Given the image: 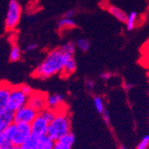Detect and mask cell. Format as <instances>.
I'll return each mask as SVG.
<instances>
[{
    "label": "cell",
    "instance_id": "8992f818",
    "mask_svg": "<svg viewBox=\"0 0 149 149\" xmlns=\"http://www.w3.org/2000/svg\"><path fill=\"white\" fill-rule=\"evenodd\" d=\"M17 130L16 135L13 139L11 145L13 146H20L27 142L32 135L31 133V126L29 124H17Z\"/></svg>",
    "mask_w": 149,
    "mask_h": 149
},
{
    "label": "cell",
    "instance_id": "6da1fadb",
    "mask_svg": "<svg viewBox=\"0 0 149 149\" xmlns=\"http://www.w3.org/2000/svg\"><path fill=\"white\" fill-rule=\"evenodd\" d=\"M68 57L62 52L61 48L49 51L45 59L34 70L32 75L37 79L46 80L56 74H61L64 63Z\"/></svg>",
    "mask_w": 149,
    "mask_h": 149
},
{
    "label": "cell",
    "instance_id": "3957f363",
    "mask_svg": "<svg viewBox=\"0 0 149 149\" xmlns=\"http://www.w3.org/2000/svg\"><path fill=\"white\" fill-rule=\"evenodd\" d=\"M29 96L23 92L20 85H13L10 92L8 109L15 113L23 106L27 105L29 103Z\"/></svg>",
    "mask_w": 149,
    "mask_h": 149
},
{
    "label": "cell",
    "instance_id": "9c48e42d",
    "mask_svg": "<svg viewBox=\"0 0 149 149\" xmlns=\"http://www.w3.org/2000/svg\"><path fill=\"white\" fill-rule=\"evenodd\" d=\"M67 105L65 104V97L61 93H53L49 94L47 97V108L60 111V110L65 108Z\"/></svg>",
    "mask_w": 149,
    "mask_h": 149
},
{
    "label": "cell",
    "instance_id": "4fadbf2b",
    "mask_svg": "<svg viewBox=\"0 0 149 149\" xmlns=\"http://www.w3.org/2000/svg\"><path fill=\"white\" fill-rule=\"evenodd\" d=\"M77 70V63L76 61L74 59V57H68L65 63H64V67H63V70L61 72L62 76H70L73 74Z\"/></svg>",
    "mask_w": 149,
    "mask_h": 149
},
{
    "label": "cell",
    "instance_id": "484cf974",
    "mask_svg": "<svg viewBox=\"0 0 149 149\" xmlns=\"http://www.w3.org/2000/svg\"><path fill=\"white\" fill-rule=\"evenodd\" d=\"M149 147V134L145 135L136 146V149H148Z\"/></svg>",
    "mask_w": 149,
    "mask_h": 149
},
{
    "label": "cell",
    "instance_id": "5bb4252c",
    "mask_svg": "<svg viewBox=\"0 0 149 149\" xmlns=\"http://www.w3.org/2000/svg\"><path fill=\"white\" fill-rule=\"evenodd\" d=\"M54 145L55 142L46 134L38 138L37 145L34 149H53Z\"/></svg>",
    "mask_w": 149,
    "mask_h": 149
},
{
    "label": "cell",
    "instance_id": "8d00e7d4",
    "mask_svg": "<svg viewBox=\"0 0 149 149\" xmlns=\"http://www.w3.org/2000/svg\"><path fill=\"white\" fill-rule=\"evenodd\" d=\"M8 149H17V146H9Z\"/></svg>",
    "mask_w": 149,
    "mask_h": 149
},
{
    "label": "cell",
    "instance_id": "e575fe53",
    "mask_svg": "<svg viewBox=\"0 0 149 149\" xmlns=\"http://www.w3.org/2000/svg\"><path fill=\"white\" fill-rule=\"evenodd\" d=\"M119 149H127V146L125 145H120L119 146Z\"/></svg>",
    "mask_w": 149,
    "mask_h": 149
},
{
    "label": "cell",
    "instance_id": "d4e9b609",
    "mask_svg": "<svg viewBox=\"0 0 149 149\" xmlns=\"http://www.w3.org/2000/svg\"><path fill=\"white\" fill-rule=\"evenodd\" d=\"M59 141L61 142L62 144H65L67 146H72V145L74 144V142H75V135L72 132H70V133L65 134L64 136H62Z\"/></svg>",
    "mask_w": 149,
    "mask_h": 149
},
{
    "label": "cell",
    "instance_id": "7402d4cb",
    "mask_svg": "<svg viewBox=\"0 0 149 149\" xmlns=\"http://www.w3.org/2000/svg\"><path fill=\"white\" fill-rule=\"evenodd\" d=\"M93 105H94V108L97 112L99 113L102 114L103 112L105 111V104H104V101L102 98L101 96H94L93 97Z\"/></svg>",
    "mask_w": 149,
    "mask_h": 149
},
{
    "label": "cell",
    "instance_id": "8fae6325",
    "mask_svg": "<svg viewBox=\"0 0 149 149\" xmlns=\"http://www.w3.org/2000/svg\"><path fill=\"white\" fill-rule=\"evenodd\" d=\"M105 9L111 14L113 17H115L118 21L122 23H125L127 20L128 14L124 11L122 8H120L119 6L113 5V4H106L105 5Z\"/></svg>",
    "mask_w": 149,
    "mask_h": 149
},
{
    "label": "cell",
    "instance_id": "1f68e13d",
    "mask_svg": "<svg viewBox=\"0 0 149 149\" xmlns=\"http://www.w3.org/2000/svg\"><path fill=\"white\" fill-rule=\"evenodd\" d=\"M75 15V10L74 9H69L63 14V17L66 18H72Z\"/></svg>",
    "mask_w": 149,
    "mask_h": 149
},
{
    "label": "cell",
    "instance_id": "ba28073f",
    "mask_svg": "<svg viewBox=\"0 0 149 149\" xmlns=\"http://www.w3.org/2000/svg\"><path fill=\"white\" fill-rule=\"evenodd\" d=\"M49 125V123L38 113L36 119L30 124L32 135L37 138L41 137L43 135H46L48 132Z\"/></svg>",
    "mask_w": 149,
    "mask_h": 149
},
{
    "label": "cell",
    "instance_id": "cb8c5ba5",
    "mask_svg": "<svg viewBox=\"0 0 149 149\" xmlns=\"http://www.w3.org/2000/svg\"><path fill=\"white\" fill-rule=\"evenodd\" d=\"M37 141H38V138L33 136V135H31L30 138L26 142L25 144L18 146L17 149H34L37 145Z\"/></svg>",
    "mask_w": 149,
    "mask_h": 149
},
{
    "label": "cell",
    "instance_id": "ac0fdd59",
    "mask_svg": "<svg viewBox=\"0 0 149 149\" xmlns=\"http://www.w3.org/2000/svg\"><path fill=\"white\" fill-rule=\"evenodd\" d=\"M75 43V46L78 49H80L81 52H87L91 47V42L88 38H77Z\"/></svg>",
    "mask_w": 149,
    "mask_h": 149
},
{
    "label": "cell",
    "instance_id": "5b68a950",
    "mask_svg": "<svg viewBox=\"0 0 149 149\" xmlns=\"http://www.w3.org/2000/svg\"><path fill=\"white\" fill-rule=\"evenodd\" d=\"M38 115V113L30 107L29 104L23 106L17 112H15L14 122L16 124H29L30 125L36 117Z\"/></svg>",
    "mask_w": 149,
    "mask_h": 149
},
{
    "label": "cell",
    "instance_id": "83f0119b",
    "mask_svg": "<svg viewBox=\"0 0 149 149\" xmlns=\"http://www.w3.org/2000/svg\"><path fill=\"white\" fill-rule=\"evenodd\" d=\"M53 149H72V146H67L65 144H62L60 141H57V142H55Z\"/></svg>",
    "mask_w": 149,
    "mask_h": 149
},
{
    "label": "cell",
    "instance_id": "52a82bcc",
    "mask_svg": "<svg viewBox=\"0 0 149 149\" xmlns=\"http://www.w3.org/2000/svg\"><path fill=\"white\" fill-rule=\"evenodd\" d=\"M47 97L48 95L46 93L34 91V93L29 97L28 104L40 113L47 108Z\"/></svg>",
    "mask_w": 149,
    "mask_h": 149
},
{
    "label": "cell",
    "instance_id": "d6a6232c",
    "mask_svg": "<svg viewBox=\"0 0 149 149\" xmlns=\"http://www.w3.org/2000/svg\"><path fill=\"white\" fill-rule=\"evenodd\" d=\"M102 118L103 120H104V122L106 123V125H110V116H109V113L107 112V110H105L104 112H103L102 113Z\"/></svg>",
    "mask_w": 149,
    "mask_h": 149
},
{
    "label": "cell",
    "instance_id": "603a6c76",
    "mask_svg": "<svg viewBox=\"0 0 149 149\" xmlns=\"http://www.w3.org/2000/svg\"><path fill=\"white\" fill-rule=\"evenodd\" d=\"M40 114L49 124V123L52 122L54 120V118L56 117L57 111L52 110V109H49V108H46V109H44L42 112H40Z\"/></svg>",
    "mask_w": 149,
    "mask_h": 149
},
{
    "label": "cell",
    "instance_id": "277c9868",
    "mask_svg": "<svg viewBox=\"0 0 149 149\" xmlns=\"http://www.w3.org/2000/svg\"><path fill=\"white\" fill-rule=\"evenodd\" d=\"M22 8L17 0H10L8 4V13L6 17V29L8 31H13L17 24L19 23L21 17Z\"/></svg>",
    "mask_w": 149,
    "mask_h": 149
},
{
    "label": "cell",
    "instance_id": "d590c367",
    "mask_svg": "<svg viewBox=\"0 0 149 149\" xmlns=\"http://www.w3.org/2000/svg\"><path fill=\"white\" fill-rule=\"evenodd\" d=\"M9 146H11V145H5L4 146L0 147V149H8L9 148Z\"/></svg>",
    "mask_w": 149,
    "mask_h": 149
},
{
    "label": "cell",
    "instance_id": "4dcf8cb0",
    "mask_svg": "<svg viewBox=\"0 0 149 149\" xmlns=\"http://www.w3.org/2000/svg\"><path fill=\"white\" fill-rule=\"evenodd\" d=\"M85 84H86V87L87 89L90 91V92H92V91L94 89V86H95V82L93 79H87L85 81Z\"/></svg>",
    "mask_w": 149,
    "mask_h": 149
},
{
    "label": "cell",
    "instance_id": "7c38bea8",
    "mask_svg": "<svg viewBox=\"0 0 149 149\" xmlns=\"http://www.w3.org/2000/svg\"><path fill=\"white\" fill-rule=\"evenodd\" d=\"M14 115L15 113L10 111V110H6L0 113V132L3 133L6 128L14 122Z\"/></svg>",
    "mask_w": 149,
    "mask_h": 149
},
{
    "label": "cell",
    "instance_id": "4316f807",
    "mask_svg": "<svg viewBox=\"0 0 149 149\" xmlns=\"http://www.w3.org/2000/svg\"><path fill=\"white\" fill-rule=\"evenodd\" d=\"M20 87H21V89H22V91L23 92L27 94L28 96H31V94L34 93V91L31 89V87L30 86H29L28 84H21L20 85Z\"/></svg>",
    "mask_w": 149,
    "mask_h": 149
},
{
    "label": "cell",
    "instance_id": "2e32d148",
    "mask_svg": "<svg viewBox=\"0 0 149 149\" xmlns=\"http://www.w3.org/2000/svg\"><path fill=\"white\" fill-rule=\"evenodd\" d=\"M77 27L76 22L73 20V18H66V17H61L59 22H58V29L60 30L64 29H72Z\"/></svg>",
    "mask_w": 149,
    "mask_h": 149
},
{
    "label": "cell",
    "instance_id": "9a60e30c",
    "mask_svg": "<svg viewBox=\"0 0 149 149\" xmlns=\"http://www.w3.org/2000/svg\"><path fill=\"white\" fill-rule=\"evenodd\" d=\"M17 130V125L16 124V123H13L12 125H10L3 132V134H4V137L6 139V145H11L12 141H13V139H14L15 135H16Z\"/></svg>",
    "mask_w": 149,
    "mask_h": 149
},
{
    "label": "cell",
    "instance_id": "7a4b0ae2",
    "mask_svg": "<svg viewBox=\"0 0 149 149\" xmlns=\"http://www.w3.org/2000/svg\"><path fill=\"white\" fill-rule=\"evenodd\" d=\"M70 130H72V120L69 109L66 106L58 111L54 120L49 123L47 135L54 142H57L65 134L72 132Z\"/></svg>",
    "mask_w": 149,
    "mask_h": 149
},
{
    "label": "cell",
    "instance_id": "f1b7e54d",
    "mask_svg": "<svg viewBox=\"0 0 149 149\" xmlns=\"http://www.w3.org/2000/svg\"><path fill=\"white\" fill-rule=\"evenodd\" d=\"M37 49H38V44L35 42H32V43H29L27 45V47L25 49V51L26 52H31V51H33Z\"/></svg>",
    "mask_w": 149,
    "mask_h": 149
},
{
    "label": "cell",
    "instance_id": "ffe728a7",
    "mask_svg": "<svg viewBox=\"0 0 149 149\" xmlns=\"http://www.w3.org/2000/svg\"><path fill=\"white\" fill-rule=\"evenodd\" d=\"M61 49L62 50V52L69 56V57H74L75 50H76V46L75 43L72 41H69L65 44H63L61 47H60Z\"/></svg>",
    "mask_w": 149,
    "mask_h": 149
},
{
    "label": "cell",
    "instance_id": "44dd1931",
    "mask_svg": "<svg viewBox=\"0 0 149 149\" xmlns=\"http://www.w3.org/2000/svg\"><path fill=\"white\" fill-rule=\"evenodd\" d=\"M141 60L142 62L149 67V38L145 42L141 49Z\"/></svg>",
    "mask_w": 149,
    "mask_h": 149
},
{
    "label": "cell",
    "instance_id": "30bf717a",
    "mask_svg": "<svg viewBox=\"0 0 149 149\" xmlns=\"http://www.w3.org/2000/svg\"><path fill=\"white\" fill-rule=\"evenodd\" d=\"M12 86L8 82H0V113L8 110Z\"/></svg>",
    "mask_w": 149,
    "mask_h": 149
},
{
    "label": "cell",
    "instance_id": "f546056e",
    "mask_svg": "<svg viewBox=\"0 0 149 149\" xmlns=\"http://www.w3.org/2000/svg\"><path fill=\"white\" fill-rule=\"evenodd\" d=\"M112 77H113V74H112V72H102L101 75H100V78H101V79H102L103 81L110 80Z\"/></svg>",
    "mask_w": 149,
    "mask_h": 149
},
{
    "label": "cell",
    "instance_id": "e0dca14e",
    "mask_svg": "<svg viewBox=\"0 0 149 149\" xmlns=\"http://www.w3.org/2000/svg\"><path fill=\"white\" fill-rule=\"evenodd\" d=\"M138 20V14L135 11H132L128 14L127 20L125 22V27L128 31H131L134 29V28L136 27Z\"/></svg>",
    "mask_w": 149,
    "mask_h": 149
},
{
    "label": "cell",
    "instance_id": "d6986e66",
    "mask_svg": "<svg viewBox=\"0 0 149 149\" xmlns=\"http://www.w3.org/2000/svg\"><path fill=\"white\" fill-rule=\"evenodd\" d=\"M21 59V49L17 44H13L10 52H9V61L12 62L18 61Z\"/></svg>",
    "mask_w": 149,
    "mask_h": 149
},
{
    "label": "cell",
    "instance_id": "836d02e7",
    "mask_svg": "<svg viewBox=\"0 0 149 149\" xmlns=\"http://www.w3.org/2000/svg\"><path fill=\"white\" fill-rule=\"evenodd\" d=\"M5 145H6V139H5V137H4L3 133L0 132V147L4 146Z\"/></svg>",
    "mask_w": 149,
    "mask_h": 149
}]
</instances>
